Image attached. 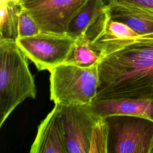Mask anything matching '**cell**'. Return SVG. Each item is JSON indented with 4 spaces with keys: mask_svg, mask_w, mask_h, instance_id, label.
<instances>
[{
    "mask_svg": "<svg viewBox=\"0 0 153 153\" xmlns=\"http://www.w3.org/2000/svg\"><path fill=\"white\" fill-rule=\"evenodd\" d=\"M75 41L67 34L43 32L16 39L19 47L39 71H48L66 61Z\"/></svg>",
    "mask_w": 153,
    "mask_h": 153,
    "instance_id": "277c9868",
    "label": "cell"
},
{
    "mask_svg": "<svg viewBox=\"0 0 153 153\" xmlns=\"http://www.w3.org/2000/svg\"><path fill=\"white\" fill-rule=\"evenodd\" d=\"M60 111L68 153H89L93 129L100 117L87 105H61Z\"/></svg>",
    "mask_w": 153,
    "mask_h": 153,
    "instance_id": "52a82bcc",
    "label": "cell"
},
{
    "mask_svg": "<svg viewBox=\"0 0 153 153\" xmlns=\"http://www.w3.org/2000/svg\"><path fill=\"white\" fill-rule=\"evenodd\" d=\"M49 72L50 99L55 104L89 105L95 99L98 64L81 67L63 63Z\"/></svg>",
    "mask_w": 153,
    "mask_h": 153,
    "instance_id": "3957f363",
    "label": "cell"
},
{
    "mask_svg": "<svg viewBox=\"0 0 153 153\" xmlns=\"http://www.w3.org/2000/svg\"><path fill=\"white\" fill-rule=\"evenodd\" d=\"M88 107L94 114L99 117L127 115L143 118L153 122V99L95 100Z\"/></svg>",
    "mask_w": 153,
    "mask_h": 153,
    "instance_id": "9c48e42d",
    "label": "cell"
},
{
    "mask_svg": "<svg viewBox=\"0 0 153 153\" xmlns=\"http://www.w3.org/2000/svg\"><path fill=\"white\" fill-rule=\"evenodd\" d=\"M61 105L56 103L53 109L38 127L31 153H67L61 115Z\"/></svg>",
    "mask_w": 153,
    "mask_h": 153,
    "instance_id": "ba28073f",
    "label": "cell"
},
{
    "mask_svg": "<svg viewBox=\"0 0 153 153\" xmlns=\"http://www.w3.org/2000/svg\"><path fill=\"white\" fill-rule=\"evenodd\" d=\"M101 60L99 54L85 39L79 38L75 42L65 63L81 67H90L97 65Z\"/></svg>",
    "mask_w": 153,
    "mask_h": 153,
    "instance_id": "4fadbf2b",
    "label": "cell"
},
{
    "mask_svg": "<svg viewBox=\"0 0 153 153\" xmlns=\"http://www.w3.org/2000/svg\"><path fill=\"white\" fill-rule=\"evenodd\" d=\"M98 72L94 100L153 99V35H140L108 53Z\"/></svg>",
    "mask_w": 153,
    "mask_h": 153,
    "instance_id": "6da1fadb",
    "label": "cell"
},
{
    "mask_svg": "<svg viewBox=\"0 0 153 153\" xmlns=\"http://www.w3.org/2000/svg\"><path fill=\"white\" fill-rule=\"evenodd\" d=\"M22 8L20 1L1 0L0 39L18 38L19 16Z\"/></svg>",
    "mask_w": 153,
    "mask_h": 153,
    "instance_id": "7c38bea8",
    "label": "cell"
},
{
    "mask_svg": "<svg viewBox=\"0 0 153 153\" xmlns=\"http://www.w3.org/2000/svg\"><path fill=\"white\" fill-rule=\"evenodd\" d=\"M41 32L35 22L23 7L19 16L18 38L33 36Z\"/></svg>",
    "mask_w": 153,
    "mask_h": 153,
    "instance_id": "9a60e30c",
    "label": "cell"
},
{
    "mask_svg": "<svg viewBox=\"0 0 153 153\" xmlns=\"http://www.w3.org/2000/svg\"><path fill=\"white\" fill-rule=\"evenodd\" d=\"M106 5L118 2L133 4L153 10V0H103Z\"/></svg>",
    "mask_w": 153,
    "mask_h": 153,
    "instance_id": "2e32d148",
    "label": "cell"
},
{
    "mask_svg": "<svg viewBox=\"0 0 153 153\" xmlns=\"http://www.w3.org/2000/svg\"><path fill=\"white\" fill-rule=\"evenodd\" d=\"M88 0H20L41 32L67 34L69 25Z\"/></svg>",
    "mask_w": 153,
    "mask_h": 153,
    "instance_id": "8992f818",
    "label": "cell"
},
{
    "mask_svg": "<svg viewBox=\"0 0 153 153\" xmlns=\"http://www.w3.org/2000/svg\"><path fill=\"white\" fill-rule=\"evenodd\" d=\"M19 1H20V0H19Z\"/></svg>",
    "mask_w": 153,
    "mask_h": 153,
    "instance_id": "e0dca14e",
    "label": "cell"
},
{
    "mask_svg": "<svg viewBox=\"0 0 153 153\" xmlns=\"http://www.w3.org/2000/svg\"><path fill=\"white\" fill-rule=\"evenodd\" d=\"M110 126L106 118L100 117L93 127L89 153L108 152Z\"/></svg>",
    "mask_w": 153,
    "mask_h": 153,
    "instance_id": "5bb4252c",
    "label": "cell"
},
{
    "mask_svg": "<svg viewBox=\"0 0 153 153\" xmlns=\"http://www.w3.org/2000/svg\"><path fill=\"white\" fill-rule=\"evenodd\" d=\"M106 5L111 19L125 23L139 35H153V10L127 3Z\"/></svg>",
    "mask_w": 153,
    "mask_h": 153,
    "instance_id": "30bf717a",
    "label": "cell"
},
{
    "mask_svg": "<svg viewBox=\"0 0 153 153\" xmlns=\"http://www.w3.org/2000/svg\"><path fill=\"white\" fill-rule=\"evenodd\" d=\"M114 134L113 152L153 153V122L140 117H106Z\"/></svg>",
    "mask_w": 153,
    "mask_h": 153,
    "instance_id": "5b68a950",
    "label": "cell"
},
{
    "mask_svg": "<svg viewBox=\"0 0 153 153\" xmlns=\"http://www.w3.org/2000/svg\"><path fill=\"white\" fill-rule=\"evenodd\" d=\"M27 59L16 40L0 39V127L19 104L36 97Z\"/></svg>",
    "mask_w": 153,
    "mask_h": 153,
    "instance_id": "7a4b0ae2",
    "label": "cell"
},
{
    "mask_svg": "<svg viewBox=\"0 0 153 153\" xmlns=\"http://www.w3.org/2000/svg\"><path fill=\"white\" fill-rule=\"evenodd\" d=\"M107 10L103 0H88L71 21L67 35L74 39L82 37L86 30Z\"/></svg>",
    "mask_w": 153,
    "mask_h": 153,
    "instance_id": "8fae6325",
    "label": "cell"
}]
</instances>
